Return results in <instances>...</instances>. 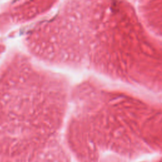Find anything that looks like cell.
<instances>
[{
	"instance_id": "obj_2",
	"label": "cell",
	"mask_w": 162,
	"mask_h": 162,
	"mask_svg": "<svg viewBox=\"0 0 162 162\" xmlns=\"http://www.w3.org/2000/svg\"><path fill=\"white\" fill-rule=\"evenodd\" d=\"M134 5L143 25L151 34L161 39L162 0L138 1Z\"/></svg>"
},
{
	"instance_id": "obj_1",
	"label": "cell",
	"mask_w": 162,
	"mask_h": 162,
	"mask_svg": "<svg viewBox=\"0 0 162 162\" xmlns=\"http://www.w3.org/2000/svg\"><path fill=\"white\" fill-rule=\"evenodd\" d=\"M34 35V53L47 67L161 96V39L143 25L133 2L58 1Z\"/></svg>"
}]
</instances>
